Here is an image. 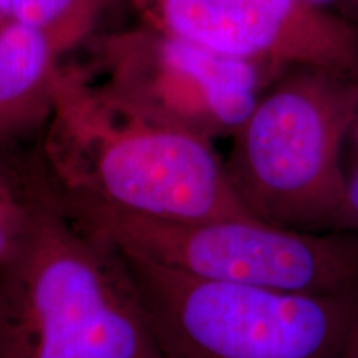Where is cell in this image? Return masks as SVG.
Here are the masks:
<instances>
[{
	"mask_svg": "<svg viewBox=\"0 0 358 358\" xmlns=\"http://www.w3.org/2000/svg\"><path fill=\"white\" fill-rule=\"evenodd\" d=\"M20 226L0 257V358H159L118 249L71 216L40 138L0 148Z\"/></svg>",
	"mask_w": 358,
	"mask_h": 358,
	"instance_id": "6da1fadb",
	"label": "cell"
},
{
	"mask_svg": "<svg viewBox=\"0 0 358 358\" xmlns=\"http://www.w3.org/2000/svg\"><path fill=\"white\" fill-rule=\"evenodd\" d=\"M45 164L65 194L141 217H250L214 141L124 108L64 62L53 113L40 136Z\"/></svg>",
	"mask_w": 358,
	"mask_h": 358,
	"instance_id": "7a4b0ae2",
	"label": "cell"
},
{
	"mask_svg": "<svg viewBox=\"0 0 358 358\" xmlns=\"http://www.w3.org/2000/svg\"><path fill=\"white\" fill-rule=\"evenodd\" d=\"M357 113L358 77L313 66L279 75L232 133L224 158L244 211L287 229H338L343 146Z\"/></svg>",
	"mask_w": 358,
	"mask_h": 358,
	"instance_id": "3957f363",
	"label": "cell"
},
{
	"mask_svg": "<svg viewBox=\"0 0 358 358\" xmlns=\"http://www.w3.org/2000/svg\"><path fill=\"white\" fill-rule=\"evenodd\" d=\"M118 252L159 358L347 357L357 299L206 280Z\"/></svg>",
	"mask_w": 358,
	"mask_h": 358,
	"instance_id": "277c9868",
	"label": "cell"
},
{
	"mask_svg": "<svg viewBox=\"0 0 358 358\" xmlns=\"http://www.w3.org/2000/svg\"><path fill=\"white\" fill-rule=\"evenodd\" d=\"M85 229L122 252L206 280L358 301V231H297L254 217H141L62 192Z\"/></svg>",
	"mask_w": 358,
	"mask_h": 358,
	"instance_id": "5b68a950",
	"label": "cell"
},
{
	"mask_svg": "<svg viewBox=\"0 0 358 358\" xmlns=\"http://www.w3.org/2000/svg\"><path fill=\"white\" fill-rule=\"evenodd\" d=\"M82 48L87 60L78 64L115 101L211 141L231 138L284 73L219 55L146 22L101 30Z\"/></svg>",
	"mask_w": 358,
	"mask_h": 358,
	"instance_id": "8992f818",
	"label": "cell"
},
{
	"mask_svg": "<svg viewBox=\"0 0 358 358\" xmlns=\"http://www.w3.org/2000/svg\"><path fill=\"white\" fill-rule=\"evenodd\" d=\"M141 22L274 71L313 66L358 77V29L303 0H128Z\"/></svg>",
	"mask_w": 358,
	"mask_h": 358,
	"instance_id": "52a82bcc",
	"label": "cell"
},
{
	"mask_svg": "<svg viewBox=\"0 0 358 358\" xmlns=\"http://www.w3.org/2000/svg\"><path fill=\"white\" fill-rule=\"evenodd\" d=\"M64 57L42 32L0 24V148L40 136L53 113Z\"/></svg>",
	"mask_w": 358,
	"mask_h": 358,
	"instance_id": "ba28073f",
	"label": "cell"
},
{
	"mask_svg": "<svg viewBox=\"0 0 358 358\" xmlns=\"http://www.w3.org/2000/svg\"><path fill=\"white\" fill-rule=\"evenodd\" d=\"M120 0H12V19L42 32L62 57L101 32Z\"/></svg>",
	"mask_w": 358,
	"mask_h": 358,
	"instance_id": "9c48e42d",
	"label": "cell"
},
{
	"mask_svg": "<svg viewBox=\"0 0 358 358\" xmlns=\"http://www.w3.org/2000/svg\"><path fill=\"white\" fill-rule=\"evenodd\" d=\"M343 211L338 229L358 231V113L343 146Z\"/></svg>",
	"mask_w": 358,
	"mask_h": 358,
	"instance_id": "30bf717a",
	"label": "cell"
},
{
	"mask_svg": "<svg viewBox=\"0 0 358 358\" xmlns=\"http://www.w3.org/2000/svg\"><path fill=\"white\" fill-rule=\"evenodd\" d=\"M308 6L330 13L358 29V0H303Z\"/></svg>",
	"mask_w": 358,
	"mask_h": 358,
	"instance_id": "8fae6325",
	"label": "cell"
},
{
	"mask_svg": "<svg viewBox=\"0 0 358 358\" xmlns=\"http://www.w3.org/2000/svg\"><path fill=\"white\" fill-rule=\"evenodd\" d=\"M345 358H358V322L353 329L352 338H350V345H348V352Z\"/></svg>",
	"mask_w": 358,
	"mask_h": 358,
	"instance_id": "7c38bea8",
	"label": "cell"
},
{
	"mask_svg": "<svg viewBox=\"0 0 358 358\" xmlns=\"http://www.w3.org/2000/svg\"><path fill=\"white\" fill-rule=\"evenodd\" d=\"M12 19V0H0V24Z\"/></svg>",
	"mask_w": 358,
	"mask_h": 358,
	"instance_id": "4fadbf2b",
	"label": "cell"
},
{
	"mask_svg": "<svg viewBox=\"0 0 358 358\" xmlns=\"http://www.w3.org/2000/svg\"><path fill=\"white\" fill-rule=\"evenodd\" d=\"M12 196V191L10 187H8V182L6 176H3V171H2V166H0V203H3V201H7L8 198Z\"/></svg>",
	"mask_w": 358,
	"mask_h": 358,
	"instance_id": "5bb4252c",
	"label": "cell"
}]
</instances>
